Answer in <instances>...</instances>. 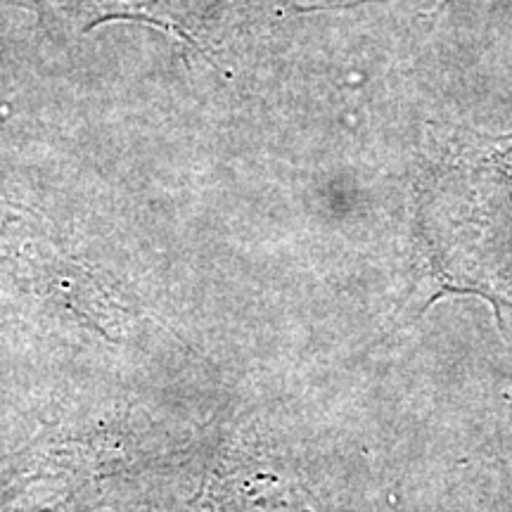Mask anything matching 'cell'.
<instances>
[{
  "label": "cell",
  "mask_w": 512,
  "mask_h": 512,
  "mask_svg": "<svg viewBox=\"0 0 512 512\" xmlns=\"http://www.w3.org/2000/svg\"><path fill=\"white\" fill-rule=\"evenodd\" d=\"M72 17L81 31H91L112 19H138L174 31L188 46L207 57L202 38H209V24L223 8V0H53Z\"/></svg>",
  "instance_id": "2"
},
{
  "label": "cell",
  "mask_w": 512,
  "mask_h": 512,
  "mask_svg": "<svg viewBox=\"0 0 512 512\" xmlns=\"http://www.w3.org/2000/svg\"><path fill=\"white\" fill-rule=\"evenodd\" d=\"M95 479L79 458H36L15 465L10 479L0 484V512H72Z\"/></svg>",
  "instance_id": "3"
},
{
  "label": "cell",
  "mask_w": 512,
  "mask_h": 512,
  "mask_svg": "<svg viewBox=\"0 0 512 512\" xmlns=\"http://www.w3.org/2000/svg\"><path fill=\"white\" fill-rule=\"evenodd\" d=\"M415 240L441 294L512 311V133L434 140L415 181Z\"/></svg>",
  "instance_id": "1"
}]
</instances>
